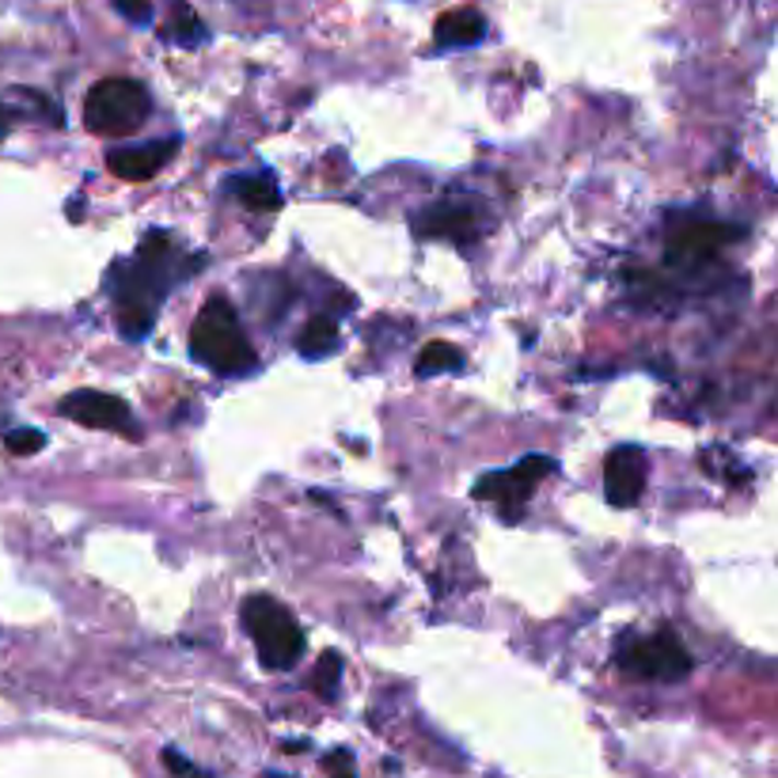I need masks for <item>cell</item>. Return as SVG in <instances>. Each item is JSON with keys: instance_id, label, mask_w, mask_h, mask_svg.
Masks as SVG:
<instances>
[{"instance_id": "cell-1", "label": "cell", "mask_w": 778, "mask_h": 778, "mask_svg": "<svg viewBox=\"0 0 778 778\" xmlns=\"http://www.w3.org/2000/svg\"><path fill=\"white\" fill-rule=\"evenodd\" d=\"M115 304H118V330L137 342L156 327V307L167 293V236L149 232L137 251V263H115Z\"/></svg>"}, {"instance_id": "cell-2", "label": "cell", "mask_w": 778, "mask_h": 778, "mask_svg": "<svg viewBox=\"0 0 778 778\" xmlns=\"http://www.w3.org/2000/svg\"><path fill=\"white\" fill-rule=\"evenodd\" d=\"M190 353L194 361L221 372V376H240V372L255 369V346L247 342L236 312L224 297H213L198 312L190 327Z\"/></svg>"}, {"instance_id": "cell-3", "label": "cell", "mask_w": 778, "mask_h": 778, "mask_svg": "<svg viewBox=\"0 0 778 778\" xmlns=\"http://www.w3.org/2000/svg\"><path fill=\"white\" fill-rule=\"evenodd\" d=\"M243 627H247L251 642L258 650V661L266 669L286 672L304 653V635H300L297 619L274 596H251L243 604Z\"/></svg>"}, {"instance_id": "cell-4", "label": "cell", "mask_w": 778, "mask_h": 778, "mask_svg": "<svg viewBox=\"0 0 778 778\" xmlns=\"http://www.w3.org/2000/svg\"><path fill=\"white\" fill-rule=\"evenodd\" d=\"M152 111V100L137 80L129 77H111L88 92L84 100V121L92 133L103 137H126L144 126Z\"/></svg>"}, {"instance_id": "cell-5", "label": "cell", "mask_w": 778, "mask_h": 778, "mask_svg": "<svg viewBox=\"0 0 778 778\" xmlns=\"http://www.w3.org/2000/svg\"><path fill=\"white\" fill-rule=\"evenodd\" d=\"M619 664L630 676L680 684V680L692 672V653L680 646V638L672 635V630H661V635H650V638H635V642L619 653Z\"/></svg>"}, {"instance_id": "cell-6", "label": "cell", "mask_w": 778, "mask_h": 778, "mask_svg": "<svg viewBox=\"0 0 778 778\" xmlns=\"http://www.w3.org/2000/svg\"><path fill=\"white\" fill-rule=\"evenodd\" d=\"M555 472V460L547 456H529L521 460L516 467H509V472H490L483 475L479 483H475V498H490L501 506V513L509 516V521H521L524 516V506H529V498L536 493V486L543 483V475Z\"/></svg>"}, {"instance_id": "cell-7", "label": "cell", "mask_w": 778, "mask_h": 778, "mask_svg": "<svg viewBox=\"0 0 778 778\" xmlns=\"http://www.w3.org/2000/svg\"><path fill=\"white\" fill-rule=\"evenodd\" d=\"M58 410L65 418L80 421L88 429H121V433L137 437L133 415H129V403L118 399V395L107 392H72L69 399L58 403Z\"/></svg>"}, {"instance_id": "cell-8", "label": "cell", "mask_w": 778, "mask_h": 778, "mask_svg": "<svg viewBox=\"0 0 778 778\" xmlns=\"http://www.w3.org/2000/svg\"><path fill=\"white\" fill-rule=\"evenodd\" d=\"M604 479H607V501H612L615 509L635 506L646 490V452L635 449V444H619V449L607 456Z\"/></svg>"}, {"instance_id": "cell-9", "label": "cell", "mask_w": 778, "mask_h": 778, "mask_svg": "<svg viewBox=\"0 0 778 778\" xmlns=\"http://www.w3.org/2000/svg\"><path fill=\"white\" fill-rule=\"evenodd\" d=\"M410 229L421 240H472L479 236V213L464 201H441V206L421 209Z\"/></svg>"}, {"instance_id": "cell-10", "label": "cell", "mask_w": 778, "mask_h": 778, "mask_svg": "<svg viewBox=\"0 0 778 778\" xmlns=\"http://www.w3.org/2000/svg\"><path fill=\"white\" fill-rule=\"evenodd\" d=\"M179 141L167 137V141H149V144H133V149H115L107 156V167L126 183H144L152 175H160L167 164H172Z\"/></svg>"}, {"instance_id": "cell-11", "label": "cell", "mask_w": 778, "mask_h": 778, "mask_svg": "<svg viewBox=\"0 0 778 778\" xmlns=\"http://www.w3.org/2000/svg\"><path fill=\"white\" fill-rule=\"evenodd\" d=\"M733 236H741V229H729V224H687L684 232L669 240V263H707L715 251L725 247Z\"/></svg>"}, {"instance_id": "cell-12", "label": "cell", "mask_w": 778, "mask_h": 778, "mask_svg": "<svg viewBox=\"0 0 778 778\" xmlns=\"http://www.w3.org/2000/svg\"><path fill=\"white\" fill-rule=\"evenodd\" d=\"M483 35H486V20L475 12V8H452V12H444L433 27L437 46H456V50L460 46L483 43Z\"/></svg>"}, {"instance_id": "cell-13", "label": "cell", "mask_w": 778, "mask_h": 778, "mask_svg": "<svg viewBox=\"0 0 778 778\" xmlns=\"http://www.w3.org/2000/svg\"><path fill=\"white\" fill-rule=\"evenodd\" d=\"M335 346H338V323L330 320V315H312V320L304 323V330H300V338H297V353L300 358H307V361L327 358Z\"/></svg>"}, {"instance_id": "cell-14", "label": "cell", "mask_w": 778, "mask_h": 778, "mask_svg": "<svg viewBox=\"0 0 778 778\" xmlns=\"http://www.w3.org/2000/svg\"><path fill=\"white\" fill-rule=\"evenodd\" d=\"M236 194L247 209H258V213H274L281 209V190L270 175H255V179H240L236 183Z\"/></svg>"}, {"instance_id": "cell-15", "label": "cell", "mask_w": 778, "mask_h": 778, "mask_svg": "<svg viewBox=\"0 0 778 778\" xmlns=\"http://www.w3.org/2000/svg\"><path fill=\"white\" fill-rule=\"evenodd\" d=\"M464 364V353L456 350L452 342H429L426 350L418 353L415 372L418 376H437V372H452Z\"/></svg>"}, {"instance_id": "cell-16", "label": "cell", "mask_w": 778, "mask_h": 778, "mask_svg": "<svg viewBox=\"0 0 778 778\" xmlns=\"http://www.w3.org/2000/svg\"><path fill=\"white\" fill-rule=\"evenodd\" d=\"M338 680H342V653H323L312 672V692L320 695V699H335Z\"/></svg>"}, {"instance_id": "cell-17", "label": "cell", "mask_w": 778, "mask_h": 778, "mask_svg": "<svg viewBox=\"0 0 778 778\" xmlns=\"http://www.w3.org/2000/svg\"><path fill=\"white\" fill-rule=\"evenodd\" d=\"M172 35L179 38L183 46H198L201 38H206V31H201V23L194 20V12L183 4V0H175V23H172Z\"/></svg>"}, {"instance_id": "cell-18", "label": "cell", "mask_w": 778, "mask_h": 778, "mask_svg": "<svg viewBox=\"0 0 778 778\" xmlns=\"http://www.w3.org/2000/svg\"><path fill=\"white\" fill-rule=\"evenodd\" d=\"M43 444H46L43 429H12V433L4 437V449L12 452V456H35Z\"/></svg>"}, {"instance_id": "cell-19", "label": "cell", "mask_w": 778, "mask_h": 778, "mask_svg": "<svg viewBox=\"0 0 778 778\" xmlns=\"http://www.w3.org/2000/svg\"><path fill=\"white\" fill-rule=\"evenodd\" d=\"M164 767H167V771H172L175 778H213V775L198 771V767H194L179 748H164Z\"/></svg>"}, {"instance_id": "cell-20", "label": "cell", "mask_w": 778, "mask_h": 778, "mask_svg": "<svg viewBox=\"0 0 778 778\" xmlns=\"http://www.w3.org/2000/svg\"><path fill=\"white\" fill-rule=\"evenodd\" d=\"M115 8L126 15L129 23H149L152 20V4L149 0H115Z\"/></svg>"}, {"instance_id": "cell-21", "label": "cell", "mask_w": 778, "mask_h": 778, "mask_svg": "<svg viewBox=\"0 0 778 778\" xmlns=\"http://www.w3.org/2000/svg\"><path fill=\"white\" fill-rule=\"evenodd\" d=\"M8 121H12V118H8L4 103H0V141H4V133H8Z\"/></svg>"}, {"instance_id": "cell-22", "label": "cell", "mask_w": 778, "mask_h": 778, "mask_svg": "<svg viewBox=\"0 0 778 778\" xmlns=\"http://www.w3.org/2000/svg\"><path fill=\"white\" fill-rule=\"evenodd\" d=\"M330 778H353L350 771H335V775H330Z\"/></svg>"}, {"instance_id": "cell-23", "label": "cell", "mask_w": 778, "mask_h": 778, "mask_svg": "<svg viewBox=\"0 0 778 778\" xmlns=\"http://www.w3.org/2000/svg\"><path fill=\"white\" fill-rule=\"evenodd\" d=\"M266 778H289V775H278V771H270V775H266Z\"/></svg>"}]
</instances>
